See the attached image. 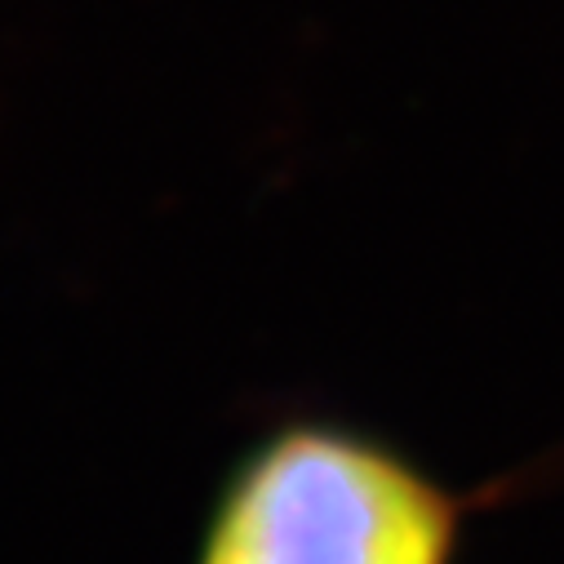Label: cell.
Returning a JSON list of instances; mask_svg holds the SVG:
<instances>
[{"mask_svg":"<svg viewBox=\"0 0 564 564\" xmlns=\"http://www.w3.org/2000/svg\"><path fill=\"white\" fill-rule=\"evenodd\" d=\"M467 502L391 445L290 422L227 476L196 564H454Z\"/></svg>","mask_w":564,"mask_h":564,"instance_id":"6da1fadb","label":"cell"}]
</instances>
